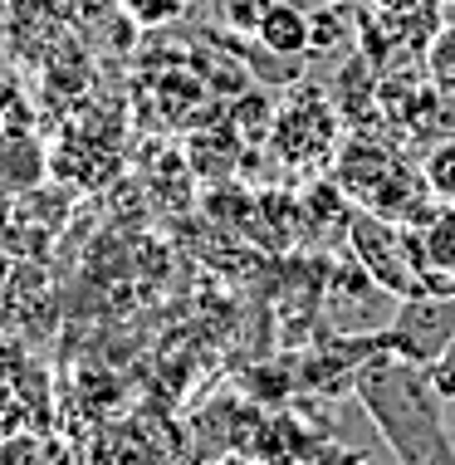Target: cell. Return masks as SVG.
Masks as SVG:
<instances>
[{
	"label": "cell",
	"mask_w": 455,
	"mask_h": 465,
	"mask_svg": "<svg viewBox=\"0 0 455 465\" xmlns=\"http://www.w3.org/2000/svg\"><path fill=\"white\" fill-rule=\"evenodd\" d=\"M352 397L368 411V421L377 426L397 465H431L455 450L446 426V397L436 392L426 362L377 348L352 377Z\"/></svg>",
	"instance_id": "6da1fadb"
},
{
	"label": "cell",
	"mask_w": 455,
	"mask_h": 465,
	"mask_svg": "<svg viewBox=\"0 0 455 465\" xmlns=\"http://www.w3.org/2000/svg\"><path fill=\"white\" fill-rule=\"evenodd\" d=\"M333 182L343 186V196L352 206L372 211V216H387L397 225H411L436 201L421 182V167H407V157H397L377 137H348V143H338Z\"/></svg>",
	"instance_id": "7a4b0ae2"
},
{
	"label": "cell",
	"mask_w": 455,
	"mask_h": 465,
	"mask_svg": "<svg viewBox=\"0 0 455 465\" xmlns=\"http://www.w3.org/2000/svg\"><path fill=\"white\" fill-rule=\"evenodd\" d=\"M450 333H455V294H446V289H416V294L391 304V323L377 338H382L387 353L431 368L446 353Z\"/></svg>",
	"instance_id": "3957f363"
},
{
	"label": "cell",
	"mask_w": 455,
	"mask_h": 465,
	"mask_svg": "<svg viewBox=\"0 0 455 465\" xmlns=\"http://www.w3.org/2000/svg\"><path fill=\"white\" fill-rule=\"evenodd\" d=\"M348 245H352V260H358V265L368 270L391 299H407V294H416V289H426L421 274H416V265H411L407 231H401L397 221L372 216V211L352 206V216H348Z\"/></svg>",
	"instance_id": "277c9868"
},
{
	"label": "cell",
	"mask_w": 455,
	"mask_h": 465,
	"mask_svg": "<svg viewBox=\"0 0 455 465\" xmlns=\"http://www.w3.org/2000/svg\"><path fill=\"white\" fill-rule=\"evenodd\" d=\"M270 143L289 167H319L338 153V113L323 94L284 98L270 123Z\"/></svg>",
	"instance_id": "5b68a950"
},
{
	"label": "cell",
	"mask_w": 455,
	"mask_h": 465,
	"mask_svg": "<svg viewBox=\"0 0 455 465\" xmlns=\"http://www.w3.org/2000/svg\"><path fill=\"white\" fill-rule=\"evenodd\" d=\"M49 162L54 157L45 153V143L30 128H20L15 118L0 123V196H20V192L45 186Z\"/></svg>",
	"instance_id": "8992f818"
},
{
	"label": "cell",
	"mask_w": 455,
	"mask_h": 465,
	"mask_svg": "<svg viewBox=\"0 0 455 465\" xmlns=\"http://www.w3.org/2000/svg\"><path fill=\"white\" fill-rule=\"evenodd\" d=\"M255 45L270 49V54H280V59H303L313 49V15L299 10L294 0H274V10L264 15Z\"/></svg>",
	"instance_id": "52a82bcc"
},
{
	"label": "cell",
	"mask_w": 455,
	"mask_h": 465,
	"mask_svg": "<svg viewBox=\"0 0 455 465\" xmlns=\"http://www.w3.org/2000/svg\"><path fill=\"white\" fill-rule=\"evenodd\" d=\"M421 74L446 98H455V15L440 20L431 30V40H426V49H421Z\"/></svg>",
	"instance_id": "ba28073f"
},
{
	"label": "cell",
	"mask_w": 455,
	"mask_h": 465,
	"mask_svg": "<svg viewBox=\"0 0 455 465\" xmlns=\"http://www.w3.org/2000/svg\"><path fill=\"white\" fill-rule=\"evenodd\" d=\"M421 182H426V192H431L436 201H450V206H455V133L426 147Z\"/></svg>",
	"instance_id": "9c48e42d"
},
{
	"label": "cell",
	"mask_w": 455,
	"mask_h": 465,
	"mask_svg": "<svg viewBox=\"0 0 455 465\" xmlns=\"http://www.w3.org/2000/svg\"><path fill=\"white\" fill-rule=\"evenodd\" d=\"M211 10H216V25L231 30L235 40H255L264 15L274 10V0H211Z\"/></svg>",
	"instance_id": "30bf717a"
},
{
	"label": "cell",
	"mask_w": 455,
	"mask_h": 465,
	"mask_svg": "<svg viewBox=\"0 0 455 465\" xmlns=\"http://www.w3.org/2000/svg\"><path fill=\"white\" fill-rule=\"evenodd\" d=\"M196 0H118V10L128 15L137 30H167V25L192 15Z\"/></svg>",
	"instance_id": "8fae6325"
},
{
	"label": "cell",
	"mask_w": 455,
	"mask_h": 465,
	"mask_svg": "<svg viewBox=\"0 0 455 465\" xmlns=\"http://www.w3.org/2000/svg\"><path fill=\"white\" fill-rule=\"evenodd\" d=\"M0 465H59V450L40 436H5L0 441Z\"/></svg>",
	"instance_id": "7c38bea8"
},
{
	"label": "cell",
	"mask_w": 455,
	"mask_h": 465,
	"mask_svg": "<svg viewBox=\"0 0 455 465\" xmlns=\"http://www.w3.org/2000/svg\"><path fill=\"white\" fill-rule=\"evenodd\" d=\"M431 382H436V392L446 397V401H455V333H450L446 353L431 362Z\"/></svg>",
	"instance_id": "4fadbf2b"
},
{
	"label": "cell",
	"mask_w": 455,
	"mask_h": 465,
	"mask_svg": "<svg viewBox=\"0 0 455 465\" xmlns=\"http://www.w3.org/2000/svg\"><path fill=\"white\" fill-rule=\"evenodd\" d=\"M333 10H338V5H323L319 15H313V49H333V45L348 35L343 25H338V15H333Z\"/></svg>",
	"instance_id": "5bb4252c"
},
{
	"label": "cell",
	"mask_w": 455,
	"mask_h": 465,
	"mask_svg": "<svg viewBox=\"0 0 455 465\" xmlns=\"http://www.w3.org/2000/svg\"><path fill=\"white\" fill-rule=\"evenodd\" d=\"M377 15H411V10H426V0H368Z\"/></svg>",
	"instance_id": "9a60e30c"
},
{
	"label": "cell",
	"mask_w": 455,
	"mask_h": 465,
	"mask_svg": "<svg viewBox=\"0 0 455 465\" xmlns=\"http://www.w3.org/2000/svg\"><path fill=\"white\" fill-rule=\"evenodd\" d=\"M431 465H455V450H450V456H440V460H431Z\"/></svg>",
	"instance_id": "2e32d148"
},
{
	"label": "cell",
	"mask_w": 455,
	"mask_h": 465,
	"mask_svg": "<svg viewBox=\"0 0 455 465\" xmlns=\"http://www.w3.org/2000/svg\"><path fill=\"white\" fill-rule=\"evenodd\" d=\"M0 284H5V250H0Z\"/></svg>",
	"instance_id": "e0dca14e"
},
{
	"label": "cell",
	"mask_w": 455,
	"mask_h": 465,
	"mask_svg": "<svg viewBox=\"0 0 455 465\" xmlns=\"http://www.w3.org/2000/svg\"><path fill=\"white\" fill-rule=\"evenodd\" d=\"M319 5H348V0H319Z\"/></svg>",
	"instance_id": "ac0fdd59"
}]
</instances>
